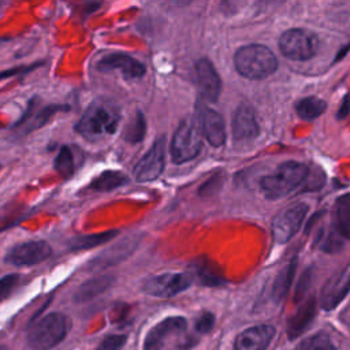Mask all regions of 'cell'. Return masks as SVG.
Here are the masks:
<instances>
[{
	"label": "cell",
	"mask_w": 350,
	"mask_h": 350,
	"mask_svg": "<svg viewBox=\"0 0 350 350\" xmlns=\"http://www.w3.org/2000/svg\"><path fill=\"white\" fill-rule=\"evenodd\" d=\"M146 122L141 111H135L134 116L124 129V139L130 144H138L145 138Z\"/></svg>",
	"instance_id": "obj_27"
},
{
	"label": "cell",
	"mask_w": 350,
	"mask_h": 350,
	"mask_svg": "<svg viewBox=\"0 0 350 350\" xmlns=\"http://www.w3.org/2000/svg\"><path fill=\"white\" fill-rule=\"evenodd\" d=\"M273 336L275 328L272 325H253L238 334L232 350H265Z\"/></svg>",
	"instance_id": "obj_15"
},
{
	"label": "cell",
	"mask_w": 350,
	"mask_h": 350,
	"mask_svg": "<svg viewBox=\"0 0 350 350\" xmlns=\"http://www.w3.org/2000/svg\"><path fill=\"white\" fill-rule=\"evenodd\" d=\"M67 105H60V104H49L46 107H42L36 115H33V111H31V103L29 104V108L25 113V116L21 118V120L16 123V126H22L23 123H29L25 129V133H30L31 130H36V129H40L42 127L44 124H46L53 115H56L59 111H67Z\"/></svg>",
	"instance_id": "obj_19"
},
{
	"label": "cell",
	"mask_w": 350,
	"mask_h": 350,
	"mask_svg": "<svg viewBox=\"0 0 350 350\" xmlns=\"http://www.w3.org/2000/svg\"><path fill=\"white\" fill-rule=\"evenodd\" d=\"M21 276L18 273H10L0 279V299L8 297L19 283Z\"/></svg>",
	"instance_id": "obj_31"
},
{
	"label": "cell",
	"mask_w": 350,
	"mask_h": 350,
	"mask_svg": "<svg viewBox=\"0 0 350 350\" xmlns=\"http://www.w3.org/2000/svg\"><path fill=\"white\" fill-rule=\"evenodd\" d=\"M40 64H41V63H33V64H29V66H16V67H12V68L0 71V79H5V78L15 77V75H21V74L30 72V71H33L34 68L40 67Z\"/></svg>",
	"instance_id": "obj_32"
},
{
	"label": "cell",
	"mask_w": 350,
	"mask_h": 350,
	"mask_svg": "<svg viewBox=\"0 0 350 350\" xmlns=\"http://www.w3.org/2000/svg\"><path fill=\"white\" fill-rule=\"evenodd\" d=\"M53 167L56 172L67 179L70 178L75 171V154L74 150L68 145H63L53 161Z\"/></svg>",
	"instance_id": "obj_26"
},
{
	"label": "cell",
	"mask_w": 350,
	"mask_h": 350,
	"mask_svg": "<svg viewBox=\"0 0 350 350\" xmlns=\"http://www.w3.org/2000/svg\"><path fill=\"white\" fill-rule=\"evenodd\" d=\"M347 115H349V98H347V94H345V97H343V100H342V104H340V108H339V111H338L336 118H338L339 120H343V119L347 118Z\"/></svg>",
	"instance_id": "obj_33"
},
{
	"label": "cell",
	"mask_w": 350,
	"mask_h": 350,
	"mask_svg": "<svg viewBox=\"0 0 350 350\" xmlns=\"http://www.w3.org/2000/svg\"><path fill=\"white\" fill-rule=\"evenodd\" d=\"M332 230L345 241L349 239L350 230V196L343 194L335 202Z\"/></svg>",
	"instance_id": "obj_21"
},
{
	"label": "cell",
	"mask_w": 350,
	"mask_h": 350,
	"mask_svg": "<svg viewBox=\"0 0 350 350\" xmlns=\"http://www.w3.org/2000/svg\"><path fill=\"white\" fill-rule=\"evenodd\" d=\"M231 130L235 141L253 139L260 134V127H258L254 111L250 105L242 104L237 108L232 116Z\"/></svg>",
	"instance_id": "obj_17"
},
{
	"label": "cell",
	"mask_w": 350,
	"mask_h": 350,
	"mask_svg": "<svg viewBox=\"0 0 350 350\" xmlns=\"http://www.w3.org/2000/svg\"><path fill=\"white\" fill-rule=\"evenodd\" d=\"M308 213L305 202H293L282 209L272 220V237L278 243L288 242L301 228Z\"/></svg>",
	"instance_id": "obj_7"
},
{
	"label": "cell",
	"mask_w": 350,
	"mask_h": 350,
	"mask_svg": "<svg viewBox=\"0 0 350 350\" xmlns=\"http://www.w3.org/2000/svg\"><path fill=\"white\" fill-rule=\"evenodd\" d=\"M0 350H7V349H5V346H3V345H0Z\"/></svg>",
	"instance_id": "obj_34"
},
{
	"label": "cell",
	"mask_w": 350,
	"mask_h": 350,
	"mask_svg": "<svg viewBox=\"0 0 350 350\" xmlns=\"http://www.w3.org/2000/svg\"><path fill=\"white\" fill-rule=\"evenodd\" d=\"M129 182V178L119 171H104L98 176H96L89 187L97 191H111L113 189H118Z\"/></svg>",
	"instance_id": "obj_25"
},
{
	"label": "cell",
	"mask_w": 350,
	"mask_h": 350,
	"mask_svg": "<svg viewBox=\"0 0 350 350\" xmlns=\"http://www.w3.org/2000/svg\"><path fill=\"white\" fill-rule=\"evenodd\" d=\"M308 165L299 161H284L273 172L260 179V189L265 198L279 200L293 193L306 178Z\"/></svg>",
	"instance_id": "obj_2"
},
{
	"label": "cell",
	"mask_w": 350,
	"mask_h": 350,
	"mask_svg": "<svg viewBox=\"0 0 350 350\" xmlns=\"http://www.w3.org/2000/svg\"><path fill=\"white\" fill-rule=\"evenodd\" d=\"M295 113L304 120H313L323 115L327 109V103L316 96H308L299 98L294 105Z\"/></svg>",
	"instance_id": "obj_24"
},
{
	"label": "cell",
	"mask_w": 350,
	"mask_h": 350,
	"mask_svg": "<svg viewBox=\"0 0 350 350\" xmlns=\"http://www.w3.org/2000/svg\"><path fill=\"white\" fill-rule=\"evenodd\" d=\"M113 280L115 279L109 275H100L83 282L75 291V295H74L75 302H85L100 295L101 293H104L107 288L112 286Z\"/></svg>",
	"instance_id": "obj_20"
},
{
	"label": "cell",
	"mask_w": 350,
	"mask_h": 350,
	"mask_svg": "<svg viewBox=\"0 0 350 350\" xmlns=\"http://www.w3.org/2000/svg\"><path fill=\"white\" fill-rule=\"evenodd\" d=\"M187 320L182 316H170L153 325L144 339V350H163L167 340L182 334Z\"/></svg>",
	"instance_id": "obj_11"
},
{
	"label": "cell",
	"mask_w": 350,
	"mask_h": 350,
	"mask_svg": "<svg viewBox=\"0 0 350 350\" xmlns=\"http://www.w3.org/2000/svg\"><path fill=\"white\" fill-rule=\"evenodd\" d=\"M295 269H297V258L294 257L283 267V269L275 278L273 286H272V298L275 302H280L286 297V294L293 283Z\"/></svg>",
	"instance_id": "obj_23"
},
{
	"label": "cell",
	"mask_w": 350,
	"mask_h": 350,
	"mask_svg": "<svg viewBox=\"0 0 350 350\" xmlns=\"http://www.w3.org/2000/svg\"><path fill=\"white\" fill-rule=\"evenodd\" d=\"M201 145L202 142L198 126L189 119L182 120L172 135L170 146L172 161L175 164H182L193 160L200 153Z\"/></svg>",
	"instance_id": "obj_6"
},
{
	"label": "cell",
	"mask_w": 350,
	"mask_h": 350,
	"mask_svg": "<svg viewBox=\"0 0 350 350\" xmlns=\"http://www.w3.org/2000/svg\"><path fill=\"white\" fill-rule=\"evenodd\" d=\"M52 254L51 245L44 241H27L12 246L4 257V261L15 267H30L42 262Z\"/></svg>",
	"instance_id": "obj_10"
},
{
	"label": "cell",
	"mask_w": 350,
	"mask_h": 350,
	"mask_svg": "<svg viewBox=\"0 0 350 350\" xmlns=\"http://www.w3.org/2000/svg\"><path fill=\"white\" fill-rule=\"evenodd\" d=\"M194 74L200 96L209 103H216L221 93V79L212 62L205 57L197 60Z\"/></svg>",
	"instance_id": "obj_13"
},
{
	"label": "cell",
	"mask_w": 350,
	"mask_h": 350,
	"mask_svg": "<svg viewBox=\"0 0 350 350\" xmlns=\"http://www.w3.org/2000/svg\"><path fill=\"white\" fill-rule=\"evenodd\" d=\"M215 325V314L212 312H202L197 319H196V329L200 334H208L212 331Z\"/></svg>",
	"instance_id": "obj_30"
},
{
	"label": "cell",
	"mask_w": 350,
	"mask_h": 350,
	"mask_svg": "<svg viewBox=\"0 0 350 350\" xmlns=\"http://www.w3.org/2000/svg\"><path fill=\"white\" fill-rule=\"evenodd\" d=\"M319 48L317 36L302 27L288 29L279 38L280 52L290 60L305 62L312 59Z\"/></svg>",
	"instance_id": "obj_5"
},
{
	"label": "cell",
	"mask_w": 350,
	"mask_h": 350,
	"mask_svg": "<svg viewBox=\"0 0 350 350\" xmlns=\"http://www.w3.org/2000/svg\"><path fill=\"white\" fill-rule=\"evenodd\" d=\"M70 329V320L66 314L53 312L31 325L27 334L29 346L33 350H49L59 345Z\"/></svg>",
	"instance_id": "obj_4"
},
{
	"label": "cell",
	"mask_w": 350,
	"mask_h": 350,
	"mask_svg": "<svg viewBox=\"0 0 350 350\" xmlns=\"http://www.w3.org/2000/svg\"><path fill=\"white\" fill-rule=\"evenodd\" d=\"M294 350H336L331 338L325 332L313 334L302 339Z\"/></svg>",
	"instance_id": "obj_28"
},
{
	"label": "cell",
	"mask_w": 350,
	"mask_h": 350,
	"mask_svg": "<svg viewBox=\"0 0 350 350\" xmlns=\"http://www.w3.org/2000/svg\"><path fill=\"white\" fill-rule=\"evenodd\" d=\"M193 283V278L187 272H164L146 279L142 284V290L159 298H170L185 290Z\"/></svg>",
	"instance_id": "obj_8"
},
{
	"label": "cell",
	"mask_w": 350,
	"mask_h": 350,
	"mask_svg": "<svg viewBox=\"0 0 350 350\" xmlns=\"http://www.w3.org/2000/svg\"><path fill=\"white\" fill-rule=\"evenodd\" d=\"M235 70L247 79H264L278 68V59L273 52L261 44L241 46L234 55Z\"/></svg>",
	"instance_id": "obj_3"
},
{
	"label": "cell",
	"mask_w": 350,
	"mask_h": 350,
	"mask_svg": "<svg viewBox=\"0 0 350 350\" xmlns=\"http://www.w3.org/2000/svg\"><path fill=\"white\" fill-rule=\"evenodd\" d=\"M316 316V299L310 297L287 321V335L290 339L299 336L313 321Z\"/></svg>",
	"instance_id": "obj_18"
},
{
	"label": "cell",
	"mask_w": 350,
	"mask_h": 350,
	"mask_svg": "<svg viewBox=\"0 0 350 350\" xmlns=\"http://www.w3.org/2000/svg\"><path fill=\"white\" fill-rule=\"evenodd\" d=\"M96 68L100 72L120 71L126 79H138L146 72V67L142 62L126 53H108L97 60Z\"/></svg>",
	"instance_id": "obj_12"
},
{
	"label": "cell",
	"mask_w": 350,
	"mask_h": 350,
	"mask_svg": "<svg viewBox=\"0 0 350 350\" xmlns=\"http://www.w3.org/2000/svg\"><path fill=\"white\" fill-rule=\"evenodd\" d=\"M165 135L159 137L144 157L135 164L133 175L137 182H152L160 176L165 164Z\"/></svg>",
	"instance_id": "obj_9"
},
{
	"label": "cell",
	"mask_w": 350,
	"mask_h": 350,
	"mask_svg": "<svg viewBox=\"0 0 350 350\" xmlns=\"http://www.w3.org/2000/svg\"><path fill=\"white\" fill-rule=\"evenodd\" d=\"M198 123L200 133L212 146L219 148L224 145L227 139L226 122L219 112L201 105L198 111Z\"/></svg>",
	"instance_id": "obj_14"
},
{
	"label": "cell",
	"mask_w": 350,
	"mask_h": 350,
	"mask_svg": "<svg viewBox=\"0 0 350 350\" xmlns=\"http://www.w3.org/2000/svg\"><path fill=\"white\" fill-rule=\"evenodd\" d=\"M127 342V336L123 334H115L105 336L96 350H120Z\"/></svg>",
	"instance_id": "obj_29"
},
{
	"label": "cell",
	"mask_w": 350,
	"mask_h": 350,
	"mask_svg": "<svg viewBox=\"0 0 350 350\" xmlns=\"http://www.w3.org/2000/svg\"><path fill=\"white\" fill-rule=\"evenodd\" d=\"M119 234L118 230H108L103 232H94V234H86V235H79L75 237L70 241L68 249L72 252L78 250H86V249H93L96 246L104 245L112 238H115Z\"/></svg>",
	"instance_id": "obj_22"
},
{
	"label": "cell",
	"mask_w": 350,
	"mask_h": 350,
	"mask_svg": "<svg viewBox=\"0 0 350 350\" xmlns=\"http://www.w3.org/2000/svg\"><path fill=\"white\" fill-rule=\"evenodd\" d=\"M120 116V109L112 100L96 98L75 124V131L90 142L104 141L116 133Z\"/></svg>",
	"instance_id": "obj_1"
},
{
	"label": "cell",
	"mask_w": 350,
	"mask_h": 350,
	"mask_svg": "<svg viewBox=\"0 0 350 350\" xmlns=\"http://www.w3.org/2000/svg\"><path fill=\"white\" fill-rule=\"evenodd\" d=\"M349 293V265L332 276L323 287L320 305L324 310L335 309Z\"/></svg>",
	"instance_id": "obj_16"
}]
</instances>
